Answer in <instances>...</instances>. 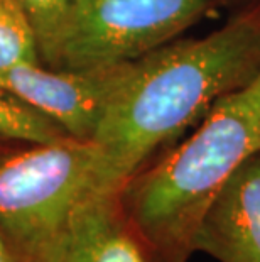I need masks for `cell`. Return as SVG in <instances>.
I'll return each instance as SVG.
<instances>
[{
  "instance_id": "8fae6325",
  "label": "cell",
  "mask_w": 260,
  "mask_h": 262,
  "mask_svg": "<svg viewBox=\"0 0 260 262\" xmlns=\"http://www.w3.org/2000/svg\"><path fill=\"white\" fill-rule=\"evenodd\" d=\"M0 262H17L14 257L12 250H10L9 244L5 242V238L0 233Z\"/></svg>"
},
{
  "instance_id": "277c9868",
  "label": "cell",
  "mask_w": 260,
  "mask_h": 262,
  "mask_svg": "<svg viewBox=\"0 0 260 262\" xmlns=\"http://www.w3.org/2000/svg\"><path fill=\"white\" fill-rule=\"evenodd\" d=\"M213 0H76L53 68L135 61L171 42Z\"/></svg>"
},
{
  "instance_id": "6da1fadb",
  "label": "cell",
  "mask_w": 260,
  "mask_h": 262,
  "mask_svg": "<svg viewBox=\"0 0 260 262\" xmlns=\"http://www.w3.org/2000/svg\"><path fill=\"white\" fill-rule=\"evenodd\" d=\"M258 73L260 10L130 61L91 139L98 150L95 188L120 193L159 146Z\"/></svg>"
},
{
  "instance_id": "8992f818",
  "label": "cell",
  "mask_w": 260,
  "mask_h": 262,
  "mask_svg": "<svg viewBox=\"0 0 260 262\" xmlns=\"http://www.w3.org/2000/svg\"><path fill=\"white\" fill-rule=\"evenodd\" d=\"M193 254L220 262H260V150L237 168L193 235Z\"/></svg>"
},
{
  "instance_id": "30bf717a",
  "label": "cell",
  "mask_w": 260,
  "mask_h": 262,
  "mask_svg": "<svg viewBox=\"0 0 260 262\" xmlns=\"http://www.w3.org/2000/svg\"><path fill=\"white\" fill-rule=\"evenodd\" d=\"M17 2L34 27L41 59L48 66H53L76 0H17Z\"/></svg>"
},
{
  "instance_id": "7a4b0ae2",
  "label": "cell",
  "mask_w": 260,
  "mask_h": 262,
  "mask_svg": "<svg viewBox=\"0 0 260 262\" xmlns=\"http://www.w3.org/2000/svg\"><path fill=\"white\" fill-rule=\"evenodd\" d=\"M258 150L260 73L218 100L190 137L120 189L122 208L154 260L187 262L208 206Z\"/></svg>"
},
{
  "instance_id": "5b68a950",
  "label": "cell",
  "mask_w": 260,
  "mask_h": 262,
  "mask_svg": "<svg viewBox=\"0 0 260 262\" xmlns=\"http://www.w3.org/2000/svg\"><path fill=\"white\" fill-rule=\"evenodd\" d=\"M129 63L91 68L26 63L0 71V90L54 122L66 136L91 141Z\"/></svg>"
},
{
  "instance_id": "3957f363",
  "label": "cell",
  "mask_w": 260,
  "mask_h": 262,
  "mask_svg": "<svg viewBox=\"0 0 260 262\" xmlns=\"http://www.w3.org/2000/svg\"><path fill=\"white\" fill-rule=\"evenodd\" d=\"M98 150L63 137L0 158V233L17 262H56L83 196L95 188Z\"/></svg>"
},
{
  "instance_id": "9c48e42d",
  "label": "cell",
  "mask_w": 260,
  "mask_h": 262,
  "mask_svg": "<svg viewBox=\"0 0 260 262\" xmlns=\"http://www.w3.org/2000/svg\"><path fill=\"white\" fill-rule=\"evenodd\" d=\"M0 137L29 144H44L59 141L66 137V134L54 122L37 114L7 92L0 90Z\"/></svg>"
},
{
  "instance_id": "52a82bcc",
  "label": "cell",
  "mask_w": 260,
  "mask_h": 262,
  "mask_svg": "<svg viewBox=\"0 0 260 262\" xmlns=\"http://www.w3.org/2000/svg\"><path fill=\"white\" fill-rule=\"evenodd\" d=\"M56 262H156L115 191L91 189L71 213Z\"/></svg>"
},
{
  "instance_id": "ba28073f",
  "label": "cell",
  "mask_w": 260,
  "mask_h": 262,
  "mask_svg": "<svg viewBox=\"0 0 260 262\" xmlns=\"http://www.w3.org/2000/svg\"><path fill=\"white\" fill-rule=\"evenodd\" d=\"M37 36L17 0H0V71L41 63Z\"/></svg>"
}]
</instances>
